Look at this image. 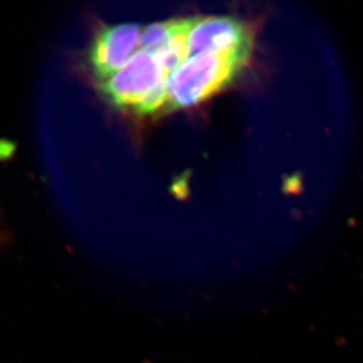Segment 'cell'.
<instances>
[{
  "instance_id": "6",
  "label": "cell",
  "mask_w": 363,
  "mask_h": 363,
  "mask_svg": "<svg viewBox=\"0 0 363 363\" xmlns=\"http://www.w3.org/2000/svg\"><path fill=\"white\" fill-rule=\"evenodd\" d=\"M185 18H174L147 26L142 30L140 48L143 51L155 52L166 45L183 26Z\"/></svg>"
},
{
  "instance_id": "2",
  "label": "cell",
  "mask_w": 363,
  "mask_h": 363,
  "mask_svg": "<svg viewBox=\"0 0 363 363\" xmlns=\"http://www.w3.org/2000/svg\"><path fill=\"white\" fill-rule=\"evenodd\" d=\"M168 79L156 57L140 50L121 70L99 82V90L114 106L133 108L150 91Z\"/></svg>"
},
{
  "instance_id": "1",
  "label": "cell",
  "mask_w": 363,
  "mask_h": 363,
  "mask_svg": "<svg viewBox=\"0 0 363 363\" xmlns=\"http://www.w3.org/2000/svg\"><path fill=\"white\" fill-rule=\"evenodd\" d=\"M252 52H203L192 55L169 76V111L201 104L225 89L250 63Z\"/></svg>"
},
{
  "instance_id": "8",
  "label": "cell",
  "mask_w": 363,
  "mask_h": 363,
  "mask_svg": "<svg viewBox=\"0 0 363 363\" xmlns=\"http://www.w3.org/2000/svg\"><path fill=\"white\" fill-rule=\"evenodd\" d=\"M6 233H4V230H2L1 228H0V245H1L2 242H6Z\"/></svg>"
},
{
  "instance_id": "5",
  "label": "cell",
  "mask_w": 363,
  "mask_h": 363,
  "mask_svg": "<svg viewBox=\"0 0 363 363\" xmlns=\"http://www.w3.org/2000/svg\"><path fill=\"white\" fill-rule=\"evenodd\" d=\"M194 21L195 18H185L183 26L174 37L166 45H162L161 49L152 52L162 70L169 76L191 57L189 33L194 25Z\"/></svg>"
},
{
  "instance_id": "7",
  "label": "cell",
  "mask_w": 363,
  "mask_h": 363,
  "mask_svg": "<svg viewBox=\"0 0 363 363\" xmlns=\"http://www.w3.org/2000/svg\"><path fill=\"white\" fill-rule=\"evenodd\" d=\"M169 80V79H168ZM168 80L162 81L133 107V111L138 114L147 116L159 111L162 107L168 105L169 89Z\"/></svg>"
},
{
  "instance_id": "4",
  "label": "cell",
  "mask_w": 363,
  "mask_h": 363,
  "mask_svg": "<svg viewBox=\"0 0 363 363\" xmlns=\"http://www.w3.org/2000/svg\"><path fill=\"white\" fill-rule=\"evenodd\" d=\"M253 43L250 26L231 16L195 18L189 33L191 56L203 52H252Z\"/></svg>"
},
{
  "instance_id": "3",
  "label": "cell",
  "mask_w": 363,
  "mask_h": 363,
  "mask_svg": "<svg viewBox=\"0 0 363 363\" xmlns=\"http://www.w3.org/2000/svg\"><path fill=\"white\" fill-rule=\"evenodd\" d=\"M142 28L135 23L104 26L90 45L89 65L98 82L111 77L140 48Z\"/></svg>"
}]
</instances>
